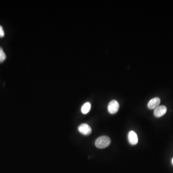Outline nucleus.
I'll return each instance as SVG.
<instances>
[{
    "label": "nucleus",
    "mask_w": 173,
    "mask_h": 173,
    "mask_svg": "<svg viewBox=\"0 0 173 173\" xmlns=\"http://www.w3.org/2000/svg\"><path fill=\"white\" fill-rule=\"evenodd\" d=\"M161 102V100L159 98L156 97L152 99L149 101L148 103V107L150 109H154L159 106Z\"/></svg>",
    "instance_id": "nucleus-6"
},
{
    "label": "nucleus",
    "mask_w": 173,
    "mask_h": 173,
    "mask_svg": "<svg viewBox=\"0 0 173 173\" xmlns=\"http://www.w3.org/2000/svg\"><path fill=\"white\" fill-rule=\"evenodd\" d=\"M172 163H173V158L172 159Z\"/></svg>",
    "instance_id": "nucleus-10"
},
{
    "label": "nucleus",
    "mask_w": 173,
    "mask_h": 173,
    "mask_svg": "<svg viewBox=\"0 0 173 173\" xmlns=\"http://www.w3.org/2000/svg\"><path fill=\"white\" fill-rule=\"evenodd\" d=\"M6 54L4 52L2 48L0 47V62H4L6 59Z\"/></svg>",
    "instance_id": "nucleus-8"
},
{
    "label": "nucleus",
    "mask_w": 173,
    "mask_h": 173,
    "mask_svg": "<svg viewBox=\"0 0 173 173\" xmlns=\"http://www.w3.org/2000/svg\"><path fill=\"white\" fill-rule=\"evenodd\" d=\"M119 109V104L116 100H112L109 103L108 111L111 114H114L118 112Z\"/></svg>",
    "instance_id": "nucleus-2"
},
{
    "label": "nucleus",
    "mask_w": 173,
    "mask_h": 173,
    "mask_svg": "<svg viewBox=\"0 0 173 173\" xmlns=\"http://www.w3.org/2000/svg\"><path fill=\"white\" fill-rule=\"evenodd\" d=\"M5 36V31L2 26L0 25V38L4 37Z\"/></svg>",
    "instance_id": "nucleus-9"
},
{
    "label": "nucleus",
    "mask_w": 173,
    "mask_h": 173,
    "mask_svg": "<svg viewBox=\"0 0 173 173\" xmlns=\"http://www.w3.org/2000/svg\"><path fill=\"white\" fill-rule=\"evenodd\" d=\"M79 132L84 135H89L91 134L92 129L90 126L86 124H82L80 125L78 127Z\"/></svg>",
    "instance_id": "nucleus-3"
},
{
    "label": "nucleus",
    "mask_w": 173,
    "mask_h": 173,
    "mask_svg": "<svg viewBox=\"0 0 173 173\" xmlns=\"http://www.w3.org/2000/svg\"><path fill=\"white\" fill-rule=\"evenodd\" d=\"M111 141L109 137L103 136L99 137L95 141V146L99 149H103L109 146Z\"/></svg>",
    "instance_id": "nucleus-1"
},
{
    "label": "nucleus",
    "mask_w": 173,
    "mask_h": 173,
    "mask_svg": "<svg viewBox=\"0 0 173 173\" xmlns=\"http://www.w3.org/2000/svg\"><path fill=\"white\" fill-rule=\"evenodd\" d=\"M167 112V108L164 105L159 106L154 111V114L156 117H160L165 114Z\"/></svg>",
    "instance_id": "nucleus-4"
},
{
    "label": "nucleus",
    "mask_w": 173,
    "mask_h": 173,
    "mask_svg": "<svg viewBox=\"0 0 173 173\" xmlns=\"http://www.w3.org/2000/svg\"><path fill=\"white\" fill-rule=\"evenodd\" d=\"M90 108H91L90 103L89 102H86L82 106L81 112L83 114H86L90 112Z\"/></svg>",
    "instance_id": "nucleus-7"
},
{
    "label": "nucleus",
    "mask_w": 173,
    "mask_h": 173,
    "mask_svg": "<svg viewBox=\"0 0 173 173\" xmlns=\"http://www.w3.org/2000/svg\"><path fill=\"white\" fill-rule=\"evenodd\" d=\"M128 140L130 144L135 145L138 142V137L137 134L133 131H130L128 134Z\"/></svg>",
    "instance_id": "nucleus-5"
}]
</instances>
